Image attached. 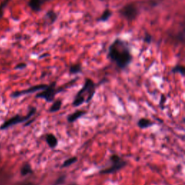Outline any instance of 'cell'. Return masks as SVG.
<instances>
[{
  "instance_id": "obj_1",
  "label": "cell",
  "mask_w": 185,
  "mask_h": 185,
  "mask_svg": "<svg viewBox=\"0 0 185 185\" xmlns=\"http://www.w3.org/2000/svg\"><path fill=\"white\" fill-rule=\"evenodd\" d=\"M107 56L111 62L121 69L127 68L132 61V55L127 43L119 38L115 39L110 45Z\"/></svg>"
},
{
  "instance_id": "obj_2",
  "label": "cell",
  "mask_w": 185,
  "mask_h": 185,
  "mask_svg": "<svg viewBox=\"0 0 185 185\" xmlns=\"http://www.w3.org/2000/svg\"><path fill=\"white\" fill-rule=\"evenodd\" d=\"M95 82L90 78H86L82 88L78 91L73 100V106L74 107L82 105L84 104H88L93 99L95 93Z\"/></svg>"
},
{
  "instance_id": "obj_3",
  "label": "cell",
  "mask_w": 185,
  "mask_h": 185,
  "mask_svg": "<svg viewBox=\"0 0 185 185\" xmlns=\"http://www.w3.org/2000/svg\"><path fill=\"white\" fill-rule=\"evenodd\" d=\"M110 161L112 163V166L108 167V168L101 169L99 171V174H112L116 173L117 171H120L121 169L127 166V163L125 161H124L121 157H119L118 155L114 154L110 157Z\"/></svg>"
},
{
  "instance_id": "obj_4",
  "label": "cell",
  "mask_w": 185,
  "mask_h": 185,
  "mask_svg": "<svg viewBox=\"0 0 185 185\" xmlns=\"http://www.w3.org/2000/svg\"><path fill=\"white\" fill-rule=\"evenodd\" d=\"M56 82H51V84L47 86L46 88L43 89L41 93H38V94L36 95V98L43 99L47 102L54 101L56 94H57L58 93H59L61 91L64 90V88H60L57 89L56 88Z\"/></svg>"
},
{
  "instance_id": "obj_5",
  "label": "cell",
  "mask_w": 185,
  "mask_h": 185,
  "mask_svg": "<svg viewBox=\"0 0 185 185\" xmlns=\"http://www.w3.org/2000/svg\"><path fill=\"white\" fill-rule=\"evenodd\" d=\"M119 13L127 20L132 21L134 20H135L136 17H138L139 14V10L135 4L133 3H130L124 6L119 10Z\"/></svg>"
},
{
  "instance_id": "obj_6",
  "label": "cell",
  "mask_w": 185,
  "mask_h": 185,
  "mask_svg": "<svg viewBox=\"0 0 185 185\" xmlns=\"http://www.w3.org/2000/svg\"><path fill=\"white\" fill-rule=\"evenodd\" d=\"M49 0H30L28 2V7L33 12H39L42 8L43 5L49 2Z\"/></svg>"
},
{
  "instance_id": "obj_7",
  "label": "cell",
  "mask_w": 185,
  "mask_h": 185,
  "mask_svg": "<svg viewBox=\"0 0 185 185\" xmlns=\"http://www.w3.org/2000/svg\"><path fill=\"white\" fill-rule=\"evenodd\" d=\"M86 114V112L85 111H81V110H77L76 112H73V114H69L68 117H67V121L69 123H73L75 122V121H77L78 119L84 116L85 114Z\"/></svg>"
},
{
  "instance_id": "obj_8",
  "label": "cell",
  "mask_w": 185,
  "mask_h": 185,
  "mask_svg": "<svg viewBox=\"0 0 185 185\" xmlns=\"http://www.w3.org/2000/svg\"><path fill=\"white\" fill-rule=\"evenodd\" d=\"M46 140L51 148H55L58 145V140L53 134H48L46 137Z\"/></svg>"
},
{
  "instance_id": "obj_9",
  "label": "cell",
  "mask_w": 185,
  "mask_h": 185,
  "mask_svg": "<svg viewBox=\"0 0 185 185\" xmlns=\"http://www.w3.org/2000/svg\"><path fill=\"white\" fill-rule=\"evenodd\" d=\"M138 126L140 129H147L153 125V122L146 118H141L138 121Z\"/></svg>"
},
{
  "instance_id": "obj_10",
  "label": "cell",
  "mask_w": 185,
  "mask_h": 185,
  "mask_svg": "<svg viewBox=\"0 0 185 185\" xmlns=\"http://www.w3.org/2000/svg\"><path fill=\"white\" fill-rule=\"evenodd\" d=\"M45 19L49 24H53L57 20V14L54 11H49L45 15Z\"/></svg>"
},
{
  "instance_id": "obj_11",
  "label": "cell",
  "mask_w": 185,
  "mask_h": 185,
  "mask_svg": "<svg viewBox=\"0 0 185 185\" xmlns=\"http://www.w3.org/2000/svg\"><path fill=\"white\" fill-rule=\"evenodd\" d=\"M62 101H61V100H59V99L56 100L55 101H54V103L52 104L51 107H50L49 112L50 113L57 112L58 111H59L61 109V107H62Z\"/></svg>"
},
{
  "instance_id": "obj_12",
  "label": "cell",
  "mask_w": 185,
  "mask_h": 185,
  "mask_svg": "<svg viewBox=\"0 0 185 185\" xmlns=\"http://www.w3.org/2000/svg\"><path fill=\"white\" fill-rule=\"evenodd\" d=\"M112 15V11L110 10H106L104 11L102 15L100 16V17L98 19L99 22H106L109 20V18Z\"/></svg>"
},
{
  "instance_id": "obj_13",
  "label": "cell",
  "mask_w": 185,
  "mask_h": 185,
  "mask_svg": "<svg viewBox=\"0 0 185 185\" xmlns=\"http://www.w3.org/2000/svg\"><path fill=\"white\" fill-rule=\"evenodd\" d=\"M69 73L72 74V75H75V74L80 73L82 72V66L81 64H75L71 65L69 67Z\"/></svg>"
},
{
  "instance_id": "obj_14",
  "label": "cell",
  "mask_w": 185,
  "mask_h": 185,
  "mask_svg": "<svg viewBox=\"0 0 185 185\" xmlns=\"http://www.w3.org/2000/svg\"><path fill=\"white\" fill-rule=\"evenodd\" d=\"M77 161V157H72L69 158L68 159H67L66 161H64V163L62 164L61 166V168H67V167H69L71 165H73V164Z\"/></svg>"
},
{
  "instance_id": "obj_15",
  "label": "cell",
  "mask_w": 185,
  "mask_h": 185,
  "mask_svg": "<svg viewBox=\"0 0 185 185\" xmlns=\"http://www.w3.org/2000/svg\"><path fill=\"white\" fill-rule=\"evenodd\" d=\"M184 67L180 64L176 65V66L171 69V73H179L180 75H182V76H184Z\"/></svg>"
},
{
  "instance_id": "obj_16",
  "label": "cell",
  "mask_w": 185,
  "mask_h": 185,
  "mask_svg": "<svg viewBox=\"0 0 185 185\" xmlns=\"http://www.w3.org/2000/svg\"><path fill=\"white\" fill-rule=\"evenodd\" d=\"M10 2V0H3V1L2 2V3L0 4V20L3 17L4 11L5 10L6 7L7 6V4Z\"/></svg>"
},
{
  "instance_id": "obj_17",
  "label": "cell",
  "mask_w": 185,
  "mask_h": 185,
  "mask_svg": "<svg viewBox=\"0 0 185 185\" xmlns=\"http://www.w3.org/2000/svg\"><path fill=\"white\" fill-rule=\"evenodd\" d=\"M65 180H66V176L62 175L61 177H58L57 179L55 180L53 185H62L64 183Z\"/></svg>"
},
{
  "instance_id": "obj_18",
  "label": "cell",
  "mask_w": 185,
  "mask_h": 185,
  "mask_svg": "<svg viewBox=\"0 0 185 185\" xmlns=\"http://www.w3.org/2000/svg\"><path fill=\"white\" fill-rule=\"evenodd\" d=\"M144 41L145 42H147L150 43L152 41V36L150 34H146L145 36V38H144Z\"/></svg>"
},
{
  "instance_id": "obj_19",
  "label": "cell",
  "mask_w": 185,
  "mask_h": 185,
  "mask_svg": "<svg viewBox=\"0 0 185 185\" xmlns=\"http://www.w3.org/2000/svg\"><path fill=\"white\" fill-rule=\"evenodd\" d=\"M165 102H166V97L164 96V95H162L161 98V101H160V106L161 107H163L164 106V104H165Z\"/></svg>"
},
{
  "instance_id": "obj_20",
  "label": "cell",
  "mask_w": 185,
  "mask_h": 185,
  "mask_svg": "<svg viewBox=\"0 0 185 185\" xmlns=\"http://www.w3.org/2000/svg\"><path fill=\"white\" fill-rule=\"evenodd\" d=\"M70 185H78V184H75V183H73V184H71Z\"/></svg>"
}]
</instances>
